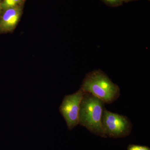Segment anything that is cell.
<instances>
[{
  "mask_svg": "<svg viewBox=\"0 0 150 150\" xmlns=\"http://www.w3.org/2000/svg\"><path fill=\"white\" fill-rule=\"evenodd\" d=\"M84 93L80 88L74 93L65 96L59 107V111L69 130H72L79 124L80 105Z\"/></svg>",
  "mask_w": 150,
  "mask_h": 150,
  "instance_id": "277c9868",
  "label": "cell"
},
{
  "mask_svg": "<svg viewBox=\"0 0 150 150\" xmlns=\"http://www.w3.org/2000/svg\"><path fill=\"white\" fill-rule=\"evenodd\" d=\"M24 0H2L3 10L22 5Z\"/></svg>",
  "mask_w": 150,
  "mask_h": 150,
  "instance_id": "8992f818",
  "label": "cell"
},
{
  "mask_svg": "<svg viewBox=\"0 0 150 150\" xmlns=\"http://www.w3.org/2000/svg\"><path fill=\"white\" fill-rule=\"evenodd\" d=\"M128 150H150V149L146 146L138 145H131L128 148Z\"/></svg>",
  "mask_w": 150,
  "mask_h": 150,
  "instance_id": "ba28073f",
  "label": "cell"
},
{
  "mask_svg": "<svg viewBox=\"0 0 150 150\" xmlns=\"http://www.w3.org/2000/svg\"><path fill=\"white\" fill-rule=\"evenodd\" d=\"M104 103L89 93L84 94L80 105L79 124L93 134L105 137L103 128L102 117Z\"/></svg>",
  "mask_w": 150,
  "mask_h": 150,
  "instance_id": "7a4b0ae2",
  "label": "cell"
},
{
  "mask_svg": "<svg viewBox=\"0 0 150 150\" xmlns=\"http://www.w3.org/2000/svg\"><path fill=\"white\" fill-rule=\"evenodd\" d=\"M123 2L128 3L129 2L133 1H138V0H122Z\"/></svg>",
  "mask_w": 150,
  "mask_h": 150,
  "instance_id": "9c48e42d",
  "label": "cell"
},
{
  "mask_svg": "<svg viewBox=\"0 0 150 150\" xmlns=\"http://www.w3.org/2000/svg\"><path fill=\"white\" fill-rule=\"evenodd\" d=\"M148 1H150V0H148Z\"/></svg>",
  "mask_w": 150,
  "mask_h": 150,
  "instance_id": "8fae6325",
  "label": "cell"
},
{
  "mask_svg": "<svg viewBox=\"0 0 150 150\" xmlns=\"http://www.w3.org/2000/svg\"><path fill=\"white\" fill-rule=\"evenodd\" d=\"M106 5L112 7H116L122 5V0H101Z\"/></svg>",
  "mask_w": 150,
  "mask_h": 150,
  "instance_id": "52a82bcc",
  "label": "cell"
},
{
  "mask_svg": "<svg viewBox=\"0 0 150 150\" xmlns=\"http://www.w3.org/2000/svg\"><path fill=\"white\" fill-rule=\"evenodd\" d=\"M80 88L108 104L115 101L120 94L119 87L100 69L94 70L88 73Z\"/></svg>",
  "mask_w": 150,
  "mask_h": 150,
  "instance_id": "6da1fadb",
  "label": "cell"
},
{
  "mask_svg": "<svg viewBox=\"0 0 150 150\" xmlns=\"http://www.w3.org/2000/svg\"><path fill=\"white\" fill-rule=\"evenodd\" d=\"M2 10H3L2 7V0H0V15L1 13Z\"/></svg>",
  "mask_w": 150,
  "mask_h": 150,
  "instance_id": "30bf717a",
  "label": "cell"
},
{
  "mask_svg": "<svg viewBox=\"0 0 150 150\" xmlns=\"http://www.w3.org/2000/svg\"><path fill=\"white\" fill-rule=\"evenodd\" d=\"M22 6H17L4 10L0 15V33H11L18 24L22 13Z\"/></svg>",
  "mask_w": 150,
  "mask_h": 150,
  "instance_id": "5b68a950",
  "label": "cell"
},
{
  "mask_svg": "<svg viewBox=\"0 0 150 150\" xmlns=\"http://www.w3.org/2000/svg\"><path fill=\"white\" fill-rule=\"evenodd\" d=\"M102 124L105 136L119 137L126 136L131 131L132 124L129 118L124 115L103 109Z\"/></svg>",
  "mask_w": 150,
  "mask_h": 150,
  "instance_id": "3957f363",
  "label": "cell"
}]
</instances>
